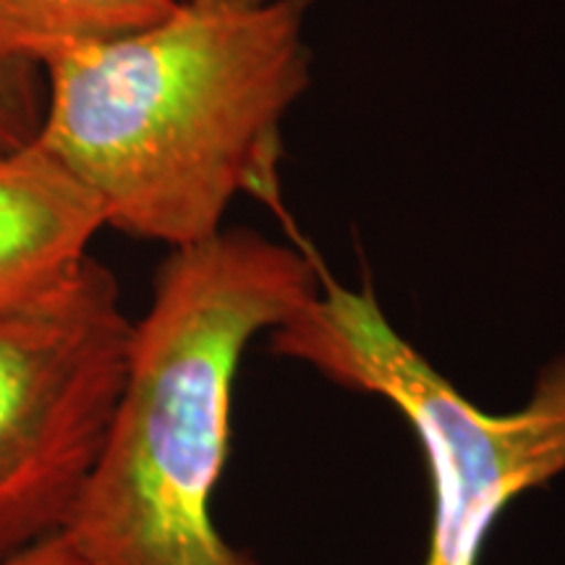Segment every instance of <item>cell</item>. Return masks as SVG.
I'll list each match as a JSON object with an SVG mask.
<instances>
[{
  "instance_id": "1",
  "label": "cell",
  "mask_w": 565,
  "mask_h": 565,
  "mask_svg": "<svg viewBox=\"0 0 565 565\" xmlns=\"http://www.w3.org/2000/svg\"><path fill=\"white\" fill-rule=\"evenodd\" d=\"M312 0L179 3L124 38L42 68L38 145L105 210L108 228L186 246L238 194L278 202L282 121L312 84Z\"/></svg>"
},
{
  "instance_id": "2",
  "label": "cell",
  "mask_w": 565,
  "mask_h": 565,
  "mask_svg": "<svg viewBox=\"0 0 565 565\" xmlns=\"http://www.w3.org/2000/svg\"><path fill=\"white\" fill-rule=\"evenodd\" d=\"M317 291L309 254L252 228H221L162 259L103 450L63 529L84 563L259 565L212 513L233 385L246 345Z\"/></svg>"
},
{
  "instance_id": "3",
  "label": "cell",
  "mask_w": 565,
  "mask_h": 565,
  "mask_svg": "<svg viewBox=\"0 0 565 565\" xmlns=\"http://www.w3.org/2000/svg\"><path fill=\"white\" fill-rule=\"evenodd\" d=\"M270 351L408 422L435 498L424 565H479L500 513L565 475V353L542 364L515 412H482L393 328L370 286L353 291L322 270L320 291L270 330Z\"/></svg>"
},
{
  "instance_id": "4",
  "label": "cell",
  "mask_w": 565,
  "mask_h": 565,
  "mask_svg": "<svg viewBox=\"0 0 565 565\" xmlns=\"http://www.w3.org/2000/svg\"><path fill=\"white\" fill-rule=\"evenodd\" d=\"M134 322L87 259L0 312V557L58 534L95 469L129 364Z\"/></svg>"
},
{
  "instance_id": "5",
  "label": "cell",
  "mask_w": 565,
  "mask_h": 565,
  "mask_svg": "<svg viewBox=\"0 0 565 565\" xmlns=\"http://www.w3.org/2000/svg\"><path fill=\"white\" fill-rule=\"evenodd\" d=\"M103 228L100 200L45 147H0V312L63 286Z\"/></svg>"
},
{
  "instance_id": "6",
  "label": "cell",
  "mask_w": 565,
  "mask_h": 565,
  "mask_svg": "<svg viewBox=\"0 0 565 565\" xmlns=\"http://www.w3.org/2000/svg\"><path fill=\"white\" fill-rule=\"evenodd\" d=\"M181 0H0V58L45 68L61 55L124 38Z\"/></svg>"
},
{
  "instance_id": "7",
  "label": "cell",
  "mask_w": 565,
  "mask_h": 565,
  "mask_svg": "<svg viewBox=\"0 0 565 565\" xmlns=\"http://www.w3.org/2000/svg\"><path fill=\"white\" fill-rule=\"evenodd\" d=\"M45 108V74L30 63L0 58V147L38 139Z\"/></svg>"
},
{
  "instance_id": "8",
  "label": "cell",
  "mask_w": 565,
  "mask_h": 565,
  "mask_svg": "<svg viewBox=\"0 0 565 565\" xmlns=\"http://www.w3.org/2000/svg\"><path fill=\"white\" fill-rule=\"evenodd\" d=\"M0 565H87L84 557L76 553L71 540L63 532L45 536L34 545L19 550L9 557H0Z\"/></svg>"
},
{
  "instance_id": "9",
  "label": "cell",
  "mask_w": 565,
  "mask_h": 565,
  "mask_svg": "<svg viewBox=\"0 0 565 565\" xmlns=\"http://www.w3.org/2000/svg\"><path fill=\"white\" fill-rule=\"evenodd\" d=\"M181 3L217 6V9H242V6H257V3H263V0H181Z\"/></svg>"
}]
</instances>
